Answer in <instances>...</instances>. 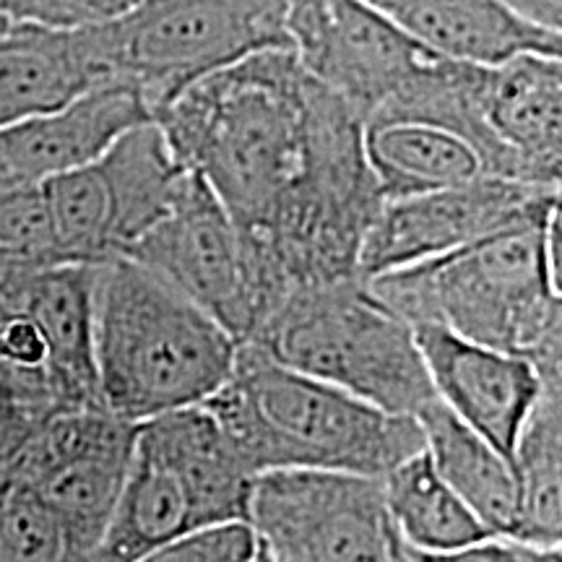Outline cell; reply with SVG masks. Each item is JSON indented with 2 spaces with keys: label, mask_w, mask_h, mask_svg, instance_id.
Segmentation results:
<instances>
[{
  "label": "cell",
  "mask_w": 562,
  "mask_h": 562,
  "mask_svg": "<svg viewBox=\"0 0 562 562\" xmlns=\"http://www.w3.org/2000/svg\"><path fill=\"white\" fill-rule=\"evenodd\" d=\"M412 331L435 398L513 463L526 422L550 389L537 368L435 323H417Z\"/></svg>",
  "instance_id": "14"
},
{
  "label": "cell",
  "mask_w": 562,
  "mask_h": 562,
  "mask_svg": "<svg viewBox=\"0 0 562 562\" xmlns=\"http://www.w3.org/2000/svg\"><path fill=\"white\" fill-rule=\"evenodd\" d=\"M87 562H91V560H87Z\"/></svg>",
  "instance_id": "36"
},
{
  "label": "cell",
  "mask_w": 562,
  "mask_h": 562,
  "mask_svg": "<svg viewBox=\"0 0 562 562\" xmlns=\"http://www.w3.org/2000/svg\"><path fill=\"white\" fill-rule=\"evenodd\" d=\"M237 341L206 311L131 258L94 263L100 398L125 422L206 404L235 368Z\"/></svg>",
  "instance_id": "4"
},
{
  "label": "cell",
  "mask_w": 562,
  "mask_h": 562,
  "mask_svg": "<svg viewBox=\"0 0 562 562\" xmlns=\"http://www.w3.org/2000/svg\"><path fill=\"white\" fill-rule=\"evenodd\" d=\"M0 404H24L42 406V409H58L55 406L53 383L40 372H24L0 362Z\"/></svg>",
  "instance_id": "30"
},
{
  "label": "cell",
  "mask_w": 562,
  "mask_h": 562,
  "mask_svg": "<svg viewBox=\"0 0 562 562\" xmlns=\"http://www.w3.org/2000/svg\"><path fill=\"white\" fill-rule=\"evenodd\" d=\"M521 16L562 32V0H505Z\"/></svg>",
  "instance_id": "32"
},
{
  "label": "cell",
  "mask_w": 562,
  "mask_h": 562,
  "mask_svg": "<svg viewBox=\"0 0 562 562\" xmlns=\"http://www.w3.org/2000/svg\"><path fill=\"white\" fill-rule=\"evenodd\" d=\"M364 157L385 201L442 191L487 175L480 154L467 140L427 123H368Z\"/></svg>",
  "instance_id": "21"
},
{
  "label": "cell",
  "mask_w": 562,
  "mask_h": 562,
  "mask_svg": "<svg viewBox=\"0 0 562 562\" xmlns=\"http://www.w3.org/2000/svg\"><path fill=\"white\" fill-rule=\"evenodd\" d=\"M110 87L91 30L11 24L0 34V128Z\"/></svg>",
  "instance_id": "17"
},
{
  "label": "cell",
  "mask_w": 562,
  "mask_h": 562,
  "mask_svg": "<svg viewBox=\"0 0 562 562\" xmlns=\"http://www.w3.org/2000/svg\"><path fill=\"white\" fill-rule=\"evenodd\" d=\"M425 451L438 474L476 513L492 537L516 539L518 484L513 463L438 398L417 414Z\"/></svg>",
  "instance_id": "20"
},
{
  "label": "cell",
  "mask_w": 562,
  "mask_h": 562,
  "mask_svg": "<svg viewBox=\"0 0 562 562\" xmlns=\"http://www.w3.org/2000/svg\"><path fill=\"white\" fill-rule=\"evenodd\" d=\"M151 112L128 87H100L50 115L0 128V191L45 186L89 165Z\"/></svg>",
  "instance_id": "16"
},
{
  "label": "cell",
  "mask_w": 562,
  "mask_h": 562,
  "mask_svg": "<svg viewBox=\"0 0 562 562\" xmlns=\"http://www.w3.org/2000/svg\"><path fill=\"white\" fill-rule=\"evenodd\" d=\"M550 222L497 232L364 284L409 326L435 323L524 357L550 389H562V281L547 248Z\"/></svg>",
  "instance_id": "2"
},
{
  "label": "cell",
  "mask_w": 562,
  "mask_h": 562,
  "mask_svg": "<svg viewBox=\"0 0 562 562\" xmlns=\"http://www.w3.org/2000/svg\"><path fill=\"white\" fill-rule=\"evenodd\" d=\"M188 170L159 125L125 131L89 165L42 186L53 235L66 263L123 258L178 201Z\"/></svg>",
  "instance_id": "7"
},
{
  "label": "cell",
  "mask_w": 562,
  "mask_h": 562,
  "mask_svg": "<svg viewBox=\"0 0 562 562\" xmlns=\"http://www.w3.org/2000/svg\"><path fill=\"white\" fill-rule=\"evenodd\" d=\"M412 562H516V542L513 539L492 537L484 539V542L446 552L412 550Z\"/></svg>",
  "instance_id": "31"
},
{
  "label": "cell",
  "mask_w": 562,
  "mask_h": 562,
  "mask_svg": "<svg viewBox=\"0 0 562 562\" xmlns=\"http://www.w3.org/2000/svg\"><path fill=\"white\" fill-rule=\"evenodd\" d=\"M26 315L47 344L58 409H104L94 364V266L0 271V315Z\"/></svg>",
  "instance_id": "15"
},
{
  "label": "cell",
  "mask_w": 562,
  "mask_h": 562,
  "mask_svg": "<svg viewBox=\"0 0 562 562\" xmlns=\"http://www.w3.org/2000/svg\"><path fill=\"white\" fill-rule=\"evenodd\" d=\"M516 542V562H562V547H539L529 542Z\"/></svg>",
  "instance_id": "33"
},
{
  "label": "cell",
  "mask_w": 562,
  "mask_h": 562,
  "mask_svg": "<svg viewBox=\"0 0 562 562\" xmlns=\"http://www.w3.org/2000/svg\"><path fill=\"white\" fill-rule=\"evenodd\" d=\"M138 3L144 0H0V11L11 24L87 30L125 16Z\"/></svg>",
  "instance_id": "28"
},
{
  "label": "cell",
  "mask_w": 562,
  "mask_h": 562,
  "mask_svg": "<svg viewBox=\"0 0 562 562\" xmlns=\"http://www.w3.org/2000/svg\"><path fill=\"white\" fill-rule=\"evenodd\" d=\"M195 529L203 521L186 484L133 442L128 474L91 562H138Z\"/></svg>",
  "instance_id": "22"
},
{
  "label": "cell",
  "mask_w": 562,
  "mask_h": 562,
  "mask_svg": "<svg viewBox=\"0 0 562 562\" xmlns=\"http://www.w3.org/2000/svg\"><path fill=\"white\" fill-rule=\"evenodd\" d=\"M286 0H144L89 26L110 87H128L151 117L193 81L252 53L290 47Z\"/></svg>",
  "instance_id": "6"
},
{
  "label": "cell",
  "mask_w": 562,
  "mask_h": 562,
  "mask_svg": "<svg viewBox=\"0 0 562 562\" xmlns=\"http://www.w3.org/2000/svg\"><path fill=\"white\" fill-rule=\"evenodd\" d=\"M245 344L383 412L417 417L435 402L412 326L362 279L290 294Z\"/></svg>",
  "instance_id": "5"
},
{
  "label": "cell",
  "mask_w": 562,
  "mask_h": 562,
  "mask_svg": "<svg viewBox=\"0 0 562 562\" xmlns=\"http://www.w3.org/2000/svg\"><path fill=\"white\" fill-rule=\"evenodd\" d=\"M50 412L55 409L24 404H0V476L9 469V463L19 453V448L34 432V427Z\"/></svg>",
  "instance_id": "29"
},
{
  "label": "cell",
  "mask_w": 562,
  "mask_h": 562,
  "mask_svg": "<svg viewBox=\"0 0 562 562\" xmlns=\"http://www.w3.org/2000/svg\"><path fill=\"white\" fill-rule=\"evenodd\" d=\"M123 258L186 294L237 344L261 328L263 300L248 245L195 172L188 170L175 206Z\"/></svg>",
  "instance_id": "10"
},
{
  "label": "cell",
  "mask_w": 562,
  "mask_h": 562,
  "mask_svg": "<svg viewBox=\"0 0 562 562\" xmlns=\"http://www.w3.org/2000/svg\"><path fill=\"white\" fill-rule=\"evenodd\" d=\"M9 26H11V21L5 19V13H3V11H0V34H3L5 30H9Z\"/></svg>",
  "instance_id": "34"
},
{
  "label": "cell",
  "mask_w": 562,
  "mask_h": 562,
  "mask_svg": "<svg viewBox=\"0 0 562 562\" xmlns=\"http://www.w3.org/2000/svg\"><path fill=\"white\" fill-rule=\"evenodd\" d=\"M560 191L501 178H484L442 191L385 201L364 237L360 279L430 261L497 232L550 222Z\"/></svg>",
  "instance_id": "11"
},
{
  "label": "cell",
  "mask_w": 562,
  "mask_h": 562,
  "mask_svg": "<svg viewBox=\"0 0 562 562\" xmlns=\"http://www.w3.org/2000/svg\"><path fill=\"white\" fill-rule=\"evenodd\" d=\"M63 261L42 186L0 191V271L42 269Z\"/></svg>",
  "instance_id": "26"
},
{
  "label": "cell",
  "mask_w": 562,
  "mask_h": 562,
  "mask_svg": "<svg viewBox=\"0 0 562 562\" xmlns=\"http://www.w3.org/2000/svg\"><path fill=\"white\" fill-rule=\"evenodd\" d=\"M151 121L240 229L273 311L294 292L360 279L364 237L385 203L364 121L290 47L203 76Z\"/></svg>",
  "instance_id": "1"
},
{
  "label": "cell",
  "mask_w": 562,
  "mask_h": 562,
  "mask_svg": "<svg viewBox=\"0 0 562 562\" xmlns=\"http://www.w3.org/2000/svg\"><path fill=\"white\" fill-rule=\"evenodd\" d=\"M245 521L277 562H412L378 476L258 474Z\"/></svg>",
  "instance_id": "8"
},
{
  "label": "cell",
  "mask_w": 562,
  "mask_h": 562,
  "mask_svg": "<svg viewBox=\"0 0 562 562\" xmlns=\"http://www.w3.org/2000/svg\"><path fill=\"white\" fill-rule=\"evenodd\" d=\"M290 50L315 81L364 123L381 112L430 58L368 0H286Z\"/></svg>",
  "instance_id": "12"
},
{
  "label": "cell",
  "mask_w": 562,
  "mask_h": 562,
  "mask_svg": "<svg viewBox=\"0 0 562 562\" xmlns=\"http://www.w3.org/2000/svg\"><path fill=\"white\" fill-rule=\"evenodd\" d=\"M0 562H83L66 524L42 497L0 482Z\"/></svg>",
  "instance_id": "25"
},
{
  "label": "cell",
  "mask_w": 562,
  "mask_h": 562,
  "mask_svg": "<svg viewBox=\"0 0 562 562\" xmlns=\"http://www.w3.org/2000/svg\"><path fill=\"white\" fill-rule=\"evenodd\" d=\"M136 448L165 463L191 492L203 526L245 521L256 474L206 406L140 422Z\"/></svg>",
  "instance_id": "18"
},
{
  "label": "cell",
  "mask_w": 562,
  "mask_h": 562,
  "mask_svg": "<svg viewBox=\"0 0 562 562\" xmlns=\"http://www.w3.org/2000/svg\"><path fill=\"white\" fill-rule=\"evenodd\" d=\"M513 472L518 484V542L562 547V391L547 389L526 422Z\"/></svg>",
  "instance_id": "24"
},
{
  "label": "cell",
  "mask_w": 562,
  "mask_h": 562,
  "mask_svg": "<svg viewBox=\"0 0 562 562\" xmlns=\"http://www.w3.org/2000/svg\"><path fill=\"white\" fill-rule=\"evenodd\" d=\"M256 562H277V560H273V558H269V554H266V552L261 550V552H258V558H256Z\"/></svg>",
  "instance_id": "35"
},
{
  "label": "cell",
  "mask_w": 562,
  "mask_h": 562,
  "mask_svg": "<svg viewBox=\"0 0 562 562\" xmlns=\"http://www.w3.org/2000/svg\"><path fill=\"white\" fill-rule=\"evenodd\" d=\"M419 45L453 60L492 66L521 53L562 55V32L526 19L505 0H368Z\"/></svg>",
  "instance_id": "19"
},
{
  "label": "cell",
  "mask_w": 562,
  "mask_h": 562,
  "mask_svg": "<svg viewBox=\"0 0 562 562\" xmlns=\"http://www.w3.org/2000/svg\"><path fill=\"white\" fill-rule=\"evenodd\" d=\"M482 165L490 178L562 186V55L521 53L482 70Z\"/></svg>",
  "instance_id": "13"
},
{
  "label": "cell",
  "mask_w": 562,
  "mask_h": 562,
  "mask_svg": "<svg viewBox=\"0 0 562 562\" xmlns=\"http://www.w3.org/2000/svg\"><path fill=\"white\" fill-rule=\"evenodd\" d=\"M136 430L108 409H55L34 427L0 482L21 484L50 505L87 562L115 510Z\"/></svg>",
  "instance_id": "9"
},
{
  "label": "cell",
  "mask_w": 562,
  "mask_h": 562,
  "mask_svg": "<svg viewBox=\"0 0 562 562\" xmlns=\"http://www.w3.org/2000/svg\"><path fill=\"white\" fill-rule=\"evenodd\" d=\"M203 406L256 476L344 472L383 480L425 448L417 417L378 409L252 344H237L227 383Z\"/></svg>",
  "instance_id": "3"
},
{
  "label": "cell",
  "mask_w": 562,
  "mask_h": 562,
  "mask_svg": "<svg viewBox=\"0 0 562 562\" xmlns=\"http://www.w3.org/2000/svg\"><path fill=\"white\" fill-rule=\"evenodd\" d=\"M261 544L248 521L214 524L182 533L138 562H256Z\"/></svg>",
  "instance_id": "27"
},
{
  "label": "cell",
  "mask_w": 562,
  "mask_h": 562,
  "mask_svg": "<svg viewBox=\"0 0 562 562\" xmlns=\"http://www.w3.org/2000/svg\"><path fill=\"white\" fill-rule=\"evenodd\" d=\"M383 495L409 550L446 552L492 539L476 513L456 495L425 448L383 476Z\"/></svg>",
  "instance_id": "23"
}]
</instances>
